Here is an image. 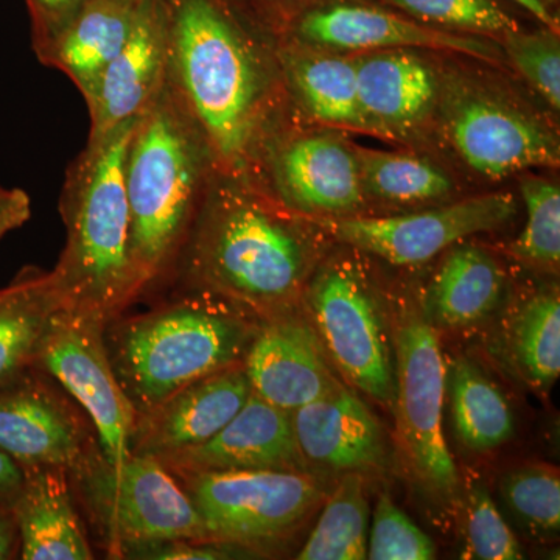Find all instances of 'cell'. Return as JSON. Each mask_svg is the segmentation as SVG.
<instances>
[{
  "instance_id": "12",
  "label": "cell",
  "mask_w": 560,
  "mask_h": 560,
  "mask_svg": "<svg viewBox=\"0 0 560 560\" xmlns=\"http://www.w3.org/2000/svg\"><path fill=\"white\" fill-rule=\"evenodd\" d=\"M445 114L453 147L470 168L488 178L559 165L556 136L521 110L469 94L448 103Z\"/></svg>"
},
{
  "instance_id": "33",
  "label": "cell",
  "mask_w": 560,
  "mask_h": 560,
  "mask_svg": "<svg viewBox=\"0 0 560 560\" xmlns=\"http://www.w3.org/2000/svg\"><path fill=\"white\" fill-rule=\"evenodd\" d=\"M412 20L467 35H501L518 31L517 22L497 0H385Z\"/></svg>"
},
{
  "instance_id": "17",
  "label": "cell",
  "mask_w": 560,
  "mask_h": 560,
  "mask_svg": "<svg viewBox=\"0 0 560 560\" xmlns=\"http://www.w3.org/2000/svg\"><path fill=\"white\" fill-rule=\"evenodd\" d=\"M250 393L242 364L184 386L138 415L131 455L160 459L202 444L241 411Z\"/></svg>"
},
{
  "instance_id": "39",
  "label": "cell",
  "mask_w": 560,
  "mask_h": 560,
  "mask_svg": "<svg viewBox=\"0 0 560 560\" xmlns=\"http://www.w3.org/2000/svg\"><path fill=\"white\" fill-rule=\"evenodd\" d=\"M22 481H24V470L9 456L0 453V506L13 508Z\"/></svg>"
},
{
  "instance_id": "34",
  "label": "cell",
  "mask_w": 560,
  "mask_h": 560,
  "mask_svg": "<svg viewBox=\"0 0 560 560\" xmlns=\"http://www.w3.org/2000/svg\"><path fill=\"white\" fill-rule=\"evenodd\" d=\"M436 558V547L429 534L416 525L383 493L375 506L368 559L371 560H430Z\"/></svg>"
},
{
  "instance_id": "18",
  "label": "cell",
  "mask_w": 560,
  "mask_h": 560,
  "mask_svg": "<svg viewBox=\"0 0 560 560\" xmlns=\"http://www.w3.org/2000/svg\"><path fill=\"white\" fill-rule=\"evenodd\" d=\"M167 25L161 0H140L127 43L86 98L90 138L140 116L167 79Z\"/></svg>"
},
{
  "instance_id": "5",
  "label": "cell",
  "mask_w": 560,
  "mask_h": 560,
  "mask_svg": "<svg viewBox=\"0 0 560 560\" xmlns=\"http://www.w3.org/2000/svg\"><path fill=\"white\" fill-rule=\"evenodd\" d=\"M241 308L191 285L189 293L149 312L106 324L110 363L138 415L190 383L243 363L259 326Z\"/></svg>"
},
{
  "instance_id": "35",
  "label": "cell",
  "mask_w": 560,
  "mask_h": 560,
  "mask_svg": "<svg viewBox=\"0 0 560 560\" xmlns=\"http://www.w3.org/2000/svg\"><path fill=\"white\" fill-rule=\"evenodd\" d=\"M467 547L469 559L518 560L522 547L503 521L482 481H474L467 499Z\"/></svg>"
},
{
  "instance_id": "42",
  "label": "cell",
  "mask_w": 560,
  "mask_h": 560,
  "mask_svg": "<svg viewBox=\"0 0 560 560\" xmlns=\"http://www.w3.org/2000/svg\"><path fill=\"white\" fill-rule=\"evenodd\" d=\"M0 294H2V290H0Z\"/></svg>"
},
{
  "instance_id": "11",
  "label": "cell",
  "mask_w": 560,
  "mask_h": 560,
  "mask_svg": "<svg viewBox=\"0 0 560 560\" xmlns=\"http://www.w3.org/2000/svg\"><path fill=\"white\" fill-rule=\"evenodd\" d=\"M515 209L514 195L489 194L410 215L326 220L324 226L338 241L389 264L419 265L463 238L499 230Z\"/></svg>"
},
{
  "instance_id": "10",
  "label": "cell",
  "mask_w": 560,
  "mask_h": 560,
  "mask_svg": "<svg viewBox=\"0 0 560 560\" xmlns=\"http://www.w3.org/2000/svg\"><path fill=\"white\" fill-rule=\"evenodd\" d=\"M324 348L352 385L372 399H396V372L377 302L355 268L334 264L313 280L307 294Z\"/></svg>"
},
{
  "instance_id": "15",
  "label": "cell",
  "mask_w": 560,
  "mask_h": 560,
  "mask_svg": "<svg viewBox=\"0 0 560 560\" xmlns=\"http://www.w3.org/2000/svg\"><path fill=\"white\" fill-rule=\"evenodd\" d=\"M298 36L313 46L337 50L436 49L493 61L500 50L478 36L427 27L377 7L334 3L307 11L296 25Z\"/></svg>"
},
{
  "instance_id": "8",
  "label": "cell",
  "mask_w": 560,
  "mask_h": 560,
  "mask_svg": "<svg viewBox=\"0 0 560 560\" xmlns=\"http://www.w3.org/2000/svg\"><path fill=\"white\" fill-rule=\"evenodd\" d=\"M106 324L62 308L51 323L33 370L54 377L92 420L102 455L120 464L131 455L138 420L105 342Z\"/></svg>"
},
{
  "instance_id": "26",
  "label": "cell",
  "mask_w": 560,
  "mask_h": 560,
  "mask_svg": "<svg viewBox=\"0 0 560 560\" xmlns=\"http://www.w3.org/2000/svg\"><path fill=\"white\" fill-rule=\"evenodd\" d=\"M456 434L467 448L489 452L514 434L510 401L499 386L471 361H453L445 374Z\"/></svg>"
},
{
  "instance_id": "38",
  "label": "cell",
  "mask_w": 560,
  "mask_h": 560,
  "mask_svg": "<svg viewBox=\"0 0 560 560\" xmlns=\"http://www.w3.org/2000/svg\"><path fill=\"white\" fill-rule=\"evenodd\" d=\"M32 215V201L27 191L0 186V241L9 232L27 223Z\"/></svg>"
},
{
  "instance_id": "25",
  "label": "cell",
  "mask_w": 560,
  "mask_h": 560,
  "mask_svg": "<svg viewBox=\"0 0 560 560\" xmlns=\"http://www.w3.org/2000/svg\"><path fill=\"white\" fill-rule=\"evenodd\" d=\"M504 283L499 261L485 249H452L427 290V323L452 329L480 323L499 307Z\"/></svg>"
},
{
  "instance_id": "21",
  "label": "cell",
  "mask_w": 560,
  "mask_h": 560,
  "mask_svg": "<svg viewBox=\"0 0 560 560\" xmlns=\"http://www.w3.org/2000/svg\"><path fill=\"white\" fill-rule=\"evenodd\" d=\"M13 511L24 560L94 559L75 503L69 470L27 467Z\"/></svg>"
},
{
  "instance_id": "19",
  "label": "cell",
  "mask_w": 560,
  "mask_h": 560,
  "mask_svg": "<svg viewBox=\"0 0 560 560\" xmlns=\"http://www.w3.org/2000/svg\"><path fill=\"white\" fill-rule=\"evenodd\" d=\"M276 200L302 213L352 212L363 200L359 156L330 135L305 136L276 150Z\"/></svg>"
},
{
  "instance_id": "24",
  "label": "cell",
  "mask_w": 560,
  "mask_h": 560,
  "mask_svg": "<svg viewBox=\"0 0 560 560\" xmlns=\"http://www.w3.org/2000/svg\"><path fill=\"white\" fill-rule=\"evenodd\" d=\"M65 308L49 271L24 268L0 294V389L35 366L55 316Z\"/></svg>"
},
{
  "instance_id": "30",
  "label": "cell",
  "mask_w": 560,
  "mask_h": 560,
  "mask_svg": "<svg viewBox=\"0 0 560 560\" xmlns=\"http://www.w3.org/2000/svg\"><path fill=\"white\" fill-rule=\"evenodd\" d=\"M363 189L396 202L440 200L451 195L453 183L441 168L420 158L378 151L357 154Z\"/></svg>"
},
{
  "instance_id": "3",
  "label": "cell",
  "mask_w": 560,
  "mask_h": 560,
  "mask_svg": "<svg viewBox=\"0 0 560 560\" xmlns=\"http://www.w3.org/2000/svg\"><path fill=\"white\" fill-rule=\"evenodd\" d=\"M135 119L88 138L66 172L60 213L66 245L51 285L68 311L108 324L138 300L124 168Z\"/></svg>"
},
{
  "instance_id": "28",
  "label": "cell",
  "mask_w": 560,
  "mask_h": 560,
  "mask_svg": "<svg viewBox=\"0 0 560 560\" xmlns=\"http://www.w3.org/2000/svg\"><path fill=\"white\" fill-rule=\"evenodd\" d=\"M368 525L370 503L364 492L363 475L349 471L327 500L315 529L296 559H368Z\"/></svg>"
},
{
  "instance_id": "9",
  "label": "cell",
  "mask_w": 560,
  "mask_h": 560,
  "mask_svg": "<svg viewBox=\"0 0 560 560\" xmlns=\"http://www.w3.org/2000/svg\"><path fill=\"white\" fill-rule=\"evenodd\" d=\"M396 361L397 419L411 467L442 499H456L459 471L442 430L447 366L431 324L416 316L404 319Z\"/></svg>"
},
{
  "instance_id": "20",
  "label": "cell",
  "mask_w": 560,
  "mask_h": 560,
  "mask_svg": "<svg viewBox=\"0 0 560 560\" xmlns=\"http://www.w3.org/2000/svg\"><path fill=\"white\" fill-rule=\"evenodd\" d=\"M291 420L307 464L342 474L378 470L385 464L381 423L341 383L320 399L291 412Z\"/></svg>"
},
{
  "instance_id": "23",
  "label": "cell",
  "mask_w": 560,
  "mask_h": 560,
  "mask_svg": "<svg viewBox=\"0 0 560 560\" xmlns=\"http://www.w3.org/2000/svg\"><path fill=\"white\" fill-rule=\"evenodd\" d=\"M140 0H88L46 44L36 50L44 66L65 73L84 101L127 43Z\"/></svg>"
},
{
  "instance_id": "22",
  "label": "cell",
  "mask_w": 560,
  "mask_h": 560,
  "mask_svg": "<svg viewBox=\"0 0 560 560\" xmlns=\"http://www.w3.org/2000/svg\"><path fill=\"white\" fill-rule=\"evenodd\" d=\"M357 88L366 130H415L436 103L438 81L433 70L407 49L359 55Z\"/></svg>"
},
{
  "instance_id": "13",
  "label": "cell",
  "mask_w": 560,
  "mask_h": 560,
  "mask_svg": "<svg viewBox=\"0 0 560 560\" xmlns=\"http://www.w3.org/2000/svg\"><path fill=\"white\" fill-rule=\"evenodd\" d=\"M94 442L79 412L33 370L0 389V453L21 469L72 470Z\"/></svg>"
},
{
  "instance_id": "32",
  "label": "cell",
  "mask_w": 560,
  "mask_h": 560,
  "mask_svg": "<svg viewBox=\"0 0 560 560\" xmlns=\"http://www.w3.org/2000/svg\"><path fill=\"white\" fill-rule=\"evenodd\" d=\"M523 201L528 220L517 241L512 243L515 259L541 268H558L560 261V191L551 180L522 179Z\"/></svg>"
},
{
  "instance_id": "4",
  "label": "cell",
  "mask_w": 560,
  "mask_h": 560,
  "mask_svg": "<svg viewBox=\"0 0 560 560\" xmlns=\"http://www.w3.org/2000/svg\"><path fill=\"white\" fill-rule=\"evenodd\" d=\"M213 172L208 145L165 79L136 121L125 156L139 296L178 270Z\"/></svg>"
},
{
  "instance_id": "41",
  "label": "cell",
  "mask_w": 560,
  "mask_h": 560,
  "mask_svg": "<svg viewBox=\"0 0 560 560\" xmlns=\"http://www.w3.org/2000/svg\"><path fill=\"white\" fill-rule=\"evenodd\" d=\"M512 2L518 3L522 9L528 11L551 31L558 28V20L552 16L550 9H548L547 0H512Z\"/></svg>"
},
{
  "instance_id": "37",
  "label": "cell",
  "mask_w": 560,
  "mask_h": 560,
  "mask_svg": "<svg viewBox=\"0 0 560 560\" xmlns=\"http://www.w3.org/2000/svg\"><path fill=\"white\" fill-rule=\"evenodd\" d=\"M35 18V33H33V47L35 51L47 43L73 16L88 0H28Z\"/></svg>"
},
{
  "instance_id": "2",
  "label": "cell",
  "mask_w": 560,
  "mask_h": 560,
  "mask_svg": "<svg viewBox=\"0 0 560 560\" xmlns=\"http://www.w3.org/2000/svg\"><path fill=\"white\" fill-rule=\"evenodd\" d=\"M276 201L213 172L179 260L190 285L265 318L285 313L304 285L311 243Z\"/></svg>"
},
{
  "instance_id": "27",
  "label": "cell",
  "mask_w": 560,
  "mask_h": 560,
  "mask_svg": "<svg viewBox=\"0 0 560 560\" xmlns=\"http://www.w3.org/2000/svg\"><path fill=\"white\" fill-rule=\"evenodd\" d=\"M283 66L294 91L313 117L366 130L357 88V57L294 58L287 51Z\"/></svg>"
},
{
  "instance_id": "14",
  "label": "cell",
  "mask_w": 560,
  "mask_h": 560,
  "mask_svg": "<svg viewBox=\"0 0 560 560\" xmlns=\"http://www.w3.org/2000/svg\"><path fill=\"white\" fill-rule=\"evenodd\" d=\"M254 394L289 412L329 394L334 377L315 330L285 313L257 327L242 363Z\"/></svg>"
},
{
  "instance_id": "6",
  "label": "cell",
  "mask_w": 560,
  "mask_h": 560,
  "mask_svg": "<svg viewBox=\"0 0 560 560\" xmlns=\"http://www.w3.org/2000/svg\"><path fill=\"white\" fill-rule=\"evenodd\" d=\"M69 477L113 558L161 541H210L190 497L160 459L130 455L110 464L94 442Z\"/></svg>"
},
{
  "instance_id": "1",
  "label": "cell",
  "mask_w": 560,
  "mask_h": 560,
  "mask_svg": "<svg viewBox=\"0 0 560 560\" xmlns=\"http://www.w3.org/2000/svg\"><path fill=\"white\" fill-rule=\"evenodd\" d=\"M167 83L208 145L215 171L246 178L272 102L264 51L219 0H172Z\"/></svg>"
},
{
  "instance_id": "40",
  "label": "cell",
  "mask_w": 560,
  "mask_h": 560,
  "mask_svg": "<svg viewBox=\"0 0 560 560\" xmlns=\"http://www.w3.org/2000/svg\"><path fill=\"white\" fill-rule=\"evenodd\" d=\"M21 537L11 508L0 506V560L20 558Z\"/></svg>"
},
{
  "instance_id": "31",
  "label": "cell",
  "mask_w": 560,
  "mask_h": 560,
  "mask_svg": "<svg viewBox=\"0 0 560 560\" xmlns=\"http://www.w3.org/2000/svg\"><path fill=\"white\" fill-rule=\"evenodd\" d=\"M500 493L518 521L541 536L560 529L559 470L548 464H526L508 471Z\"/></svg>"
},
{
  "instance_id": "16",
  "label": "cell",
  "mask_w": 560,
  "mask_h": 560,
  "mask_svg": "<svg viewBox=\"0 0 560 560\" xmlns=\"http://www.w3.org/2000/svg\"><path fill=\"white\" fill-rule=\"evenodd\" d=\"M160 460L172 474L230 470L307 474L308 466L298 445L291 412L280 410L254 393L210 440Z\"/></svg>"
},
{
  "instance_id": "7",
  "label": "cell",
  "mask_w": 560,
  "mask_h": 560,
  "mask_svg": "<svg viewBox=\"0 0 560 560\" xmlns=\"http://www.w3.org/2000/svg\"><path fill=\"white\" fill-rule=\"evenodd\" d=\"M200 514L210 541L257 548L285 539L323 499L304 471L230 470L173 474Z\"/></svg>"
},
{
  "instance_id": "36",
  "label": "cell",
  "mask_w": 560,
  "mask_h": 560,
  "mask_svg": "<svg viewBox=\"0 0 560 560\" xmlns=\"http://www.w3.org/2000/svg\"><path fill=\"white\" fill-rule=\"evenodd\" d=\"M506 51L515 69L544 95L552 108H560V46L555 31L503 36Z\"/></svg>"
},
{
  "instance_id": "29",
  "label": "cell",
  "mask_w": 560,
  "mask_h": 560,
  "mask_svg": "<svg viewBox=\"0 0 560 560\" xmlns=\"http://www.w3.org/2000/svg\"><path fill=\"white\" fill-rule=\"evenodd\" d=\"M511 350L530 388L547 393L560 374V302L541 293L523 304L511 327Z\"/></svg>"
}]
</instances>
